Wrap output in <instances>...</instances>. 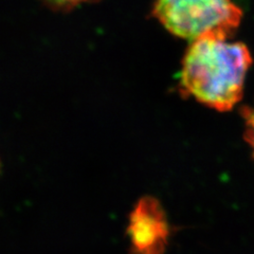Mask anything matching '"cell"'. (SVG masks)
<instances>
[{"label": "cell", "mask_w": 254, "mask_h": 254, "mask_svg": "<svg viewBox=\"0 0 254 254\" xmlns=\"http://www.w3.org/2000/svg\"><path fill=\"white\" fill-rule=\"evenodd\" d=\"M252 63L244 43L219 37L197 39L182 58L179 91L208 108L230 111L243 99Z\"/></svg>", "instance_id": "obj_1"}, {"label": "cell", "mask_w": 254, "mask_h": 254, "mask_svg": "<svg viewBox=\"0 0 254 254\" xmlns=\"http://www.w3.org/2000/svg\"><path fill=\"white\" fill-rule=\"evenodd\" d=\"M153 15L171 34L190 43L205 37L231 39L244 16L233 0H155Z\"/></svg>", "instance_id": "obj_2"}, {"label": "cell", "mask_w": 254, "mask_h": 254, "mask_svg": "<svg viewBox=\"0 0 254 254\" xmlns=\"http://www.w3.org/2000/svg\"><path fill=\"white\" fill-rule=\"evenodd\" d=\"M128 254H164L171 225L162 204L153 196H143L133 205L126 228Z\"/></svg>", "instance_id": "obj_3"}, {"label": "cell", "mask_w": 254, "mask_h": 254, "mask_svg": "<svg viewBox=\"0 0 254 254\" xmlns=\"http://www.w3.org/2000/svg\"><path fill=\"white\" fill-rule=\"evenodd\" d=\"M241 114L244 122V138L254 158V106L243 107Z\"/></svg>", "instance_id": "obj_4"}, {"label": "cell", "mask_w": 254, "mask_h": 254, "mask_svg": "<svg viewBox=\"0 0 254 254\" xmlns=\"http://www.w3.org/2000/svg\"><path fill=\"white\" fill-rule=\"evenodd\" d=\"M42 1L52 10L67 12L81 4L94 2L98 0H42Z\"/></svg>", "instance_id": "obj_5"}]
</instances>
